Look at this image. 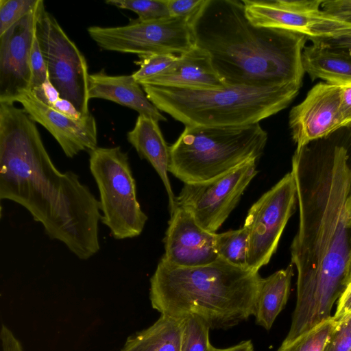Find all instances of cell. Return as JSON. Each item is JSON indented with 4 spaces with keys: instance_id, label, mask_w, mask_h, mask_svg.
Instances as JSON below:
<instances>
[{
    "instance_id": "1",
    "label": "cell",
    "mask_w": 351,
    "mask_h": 351,
    "mask_svg": "<svg viewBox=\"0 0 351 351\" xmlns=\"http://www.w3.org/2000/svg\"><path fill=\"white\" fill-rule=\"evenodd\" d=\"M336 145L313 156L306 147L292 158L299 208L298 232L291 246L298 271L297 300L287 343L329 319L335 302L349 283L351 255V163Z\"/></svg>"
},
{
    "instance_id": "2",
    "label": "cell",
    "mask_w": 351,
    "mask_h": 351,
    "mask_svg": "<svg viewBox=\"0 0 351 351\" xmlns=\"http://www.w3.org/2000/svg\"><path fill=\"white\" fill-rule=\"evenodd\" d=\"M0 198L14 202L81 260L100 249V202L79 176L60 172L24 109L0 102Z\"/></svg>"
},
{
    "instance_id": "3",
    "label": "cell",
    "mask_w": 351,
    "mask_h": 351,
    "mask_svg": "<svg viewBox=\"0 0 351 351\" xmlns=\"http://www.w3.org/2000/svg\"><path fill=\"white\" fill-rule=\"evenodd\" d=\"M190 22L195 45L226 87L301 88L306 36L253 25L238 0H206Z\"/></svg>"
},
{
    "instance_id": "4",
    "label": "cell",
    "mask_w": 351,
    "mask_h": 351,
    "mask_svg": "<svg viewBox=\"0 0 351 351\" xmlns=\"http://www.w3.org/2000/svg\"><path fill=\"white\" fill-rule=\"evenodd\" d=\"M263 278L219 258L181 267L162 258L150 279L152 306L175 318L195 315L210 329H228L254 316Z\"/></svg>"
},
{
    "instance_id": "5",
    "label": "cell",
    "mask_w": 351,
    "mask_h": 351,
    "mask_svg": "<svg viewBox=\"0 0 351 351\" xmlns=\"http://www.w3.org/2000/svg\"><path fill=\"white\" fill-rule=\"evenodd\" d=\"M159 110L186 125L229 127L258 123L287 108L298 95L294 86H230L189 89L141 85Z\"/></svg>"
},
{
    "instance_id": "6",
    "label": "cell",
    "mask_w": 351,
    "mask_h": 351,
    "mask_svg": "<svg viewBox=\"0 0 351 351\" xmlns=\"http://www.w3.org/2000/svg\"><path fill=\"white\" fill-rule=\"evenodd\" d=\"M267 134L258 123L229 127L186 125L169 147V172L184 184L211 180L263 153Z\"/></svg>"
},
{
    "instance_id": "7",
    "label": "cell",
    "mask_w": 351,
    "mask_h": 351,
    "mask_svg": "<svg viewBox=\"0 0 351 351\" xmlns=\"http://www.w3.org/2000/svg\"><path fill=\"white\" fill-rule=\"evenodd\" d=\"M89 167L99 192L101 221L116 239L140 235L147 217L136 196L128 154L119 146L89 152Z\"/></svg>"
},
{
    "instance_id": "8",
    "label": "cell",
    "mask_w": 351,
    "mask_h": 351,
    "mask_svg": "<svg viewBox=\"0 0 351 351\" xmlns=\"http://www.w3.org/2000/svg\"><path fill=\"white\" fill-rule=\"evenodd\" d=\"M35 35L47 67L49 78L60 97L71 101L83 117L88 110V77L86 60L57 20L40 7Z\"/></svg>"
},
{
    "instance_id": "9",
    "label": "cell",
    "mask_w": 351,
    "mask_h": 351,
    "mask_svg": "<svg viewBox=\"0 0 351 351\" xmlns=\"http://www.w3.org/2000/svg\"><path fill=\"white\" fill-rule=\"evenodd\" d=\"M189 18L171 16L143 21L132 20L123 26H90V37L102 49L135 53L182 54L195 47Z\"/></svg>"
},
{
    "instance_id": "10",
    "label": "cell",
    "mask_w": 351,
    "mask_h": 351,
    "mask_svg": "<svg viewBox=\"0 0 351 351\" xmlns=\"http://www.w3.org/2000/svg\"><path fill=\"white\" fill-rule=\"evenodd\" d=\"M297 202L295 179L285 174L249 209L244 223L248 232L247 267L258 271L277 250Z\"/></svg>"
},
{
    "instance_id": "11",
    "label": "cell",
    "mask_w": 351,
    "mask_h": 351,
    "mask_svg": "<svg viewBox=\"0 0 351 351\" xmlns=\"http://www.w3.org/2000/svg\"><path fill=\"white\" fill-rule=\"evenodd\" d=\"M257 161H250L211 180L184 184L177 206L187 210L204 230L216 233L239 203L257 173Z\"/></svg>"
},
{
    "instance_id": "12",
    "label": "cell",
    "mask_w": 351,
    "mask_h": 351,
    "mask_svg": "<svg viewBox=\"0 0 351 351\" xmlns=\"http://www.w3.org/2000/svg\"><path fill=\"white\" fill-rule=\"evenodd\" d=\"M323 0H243L245 13L254 25L290 30L308 38L351 36V25L325 13Z\"/></svg>"
},
{
    "instance_id": "13",
    "label": "cell",
    "mask_w": 351,
    "mask_h": 351,
    "mask_svg": "<svg viewBox=\"0 0 351 351\" xmlns=\"http://www.w3.org/2000/svg\"><path fill=\"white\" fill-rule=\"evenodd\" d=\"M43 3L40 0L29 14L0 36V102L14 104L30 92L31 53Z\"/></svg>"
},
{
    "instance_id": "14",
    "label": "cell",
    "mask_w": 351,
    "mask_h": 351,
    "mask_svg": "<svg viewBox=\"0 0 351 351\" xmlns=\"http://www.w3.org/2000/svg\"><path fill=\"white\" fill-rule=\"evenodd\" d=\"M341 104V86L321 82L308 91L305 99L289 113V122L296 144L295 150L345 127Z\"/></svg>"
},
{
    "instance_id": "15",
    "label": "cell",
    "mask_w": 351,
    "mask_h": 351,
    "mask_svg": "<svg viewBox=\"0 0 351 351\" xmlns=\"http://www.w3.org/2000/svg\"><path fill=\"white\" fill-rule=\"evenodd\" d=\"M164 238L162 258L177 267H192L211 264L219 256L216 250V233L202 228L185 209L178 207L170 215Z\"/></svg>"
},
{
    "instance_id": "16",
    "label": "cell",
    "mask_w": 351,
    "mask_h": 351,
    "mask_svg": "<svg viewBox=\"0 0 351 351\" xmlns=\"http://www.w3.org/2000/svg\"><path fill=\"white\" fill-rule=\"evenodd\" d=\"M16 101L33 121L51 133L68 158L97 147V123L91 114L78 120L71 119L41 102L31 92L25 93Z\"/></svg>"
},
{
    "instance_id": "17",
    "label": "cell",
    "mask_w": 351,
    "mask_h": 351,
    "mask_svg": "<svg viewBox=\"0 0 351 351\" xmlns=\"http://www.w3.org/2000/svg\"><path fill=\"white\" fill-rule=\"evenodd\" d=\"M138 83L189 89L226 88L215 71L209 54L195 45L180 54L176 62L165 72Z\"/></svg>"
},
{
    "instance_id": "18",
    "label": "cell",
    "mask_w": 351,
    "mask_h": 351,
    "mask_svg": "<svg viewBox=\"0 0 351 351\" xmlns=\"http://www.w3.org/2000/svg\"><path fill=\"white\" fill-rule=\"evenodd\" d=\"M141 84L131 75H110L101 71L90 74L89 99H103L128 107L139 115L151 117L158 122L167 119L149 101Z\"/></svg>"
},
{
    "instance_id": "19",
    "label": "cell",
    "mask_w": 351,
    "mask_h": 351,
    "mask_svg": "<svg viewBox=\"0 0 351 351\" xmlns=\"http://www.w3.org/2000/svg\"><path fill=\"white\" fill-rule=\"evenodd\" d=\"M128 142L134 147L141 158L147 160L160 176L166 189L170 215L178 208L176 197L168 177L170 149L158 122L144 115H138L134 128L128 132Z\"/></svg>"
},
{
    "instance_id": "20",
    "label": "cell",
    "mask_w": 351,
    "mask_h": 351,
    "mask_svg": "<svg viewBox=\"0 0 351 351\" xmlns=\"http://www.w3.org/2000/svg\"><path fill=\"white\" fill-rule=\"evenodd\" d=\"M184 318L166 315L129 336L120 351H181Z\"/></svg>"
},
{
    "instance_id": "21",
    "label": "cell",
    "mask_w": 351,
    "mask_h": 351,
    "mask_svg": "<svg viewBox=\"0 0 351 351\" xmlns=\"http://www.w3.org/2000/svg\"><path fill=\"white\" fill-rule=\"evenodd\" d=\"M304 72L311 80L344 86L351 83V57L316 44L305 47L302 52Z\"/></svg>"
},
{
    "instance_id": "22",
    "label": "cell",
    "mask_w": 351,
    "mask_h": 351,
    "mask_svg": "<svg viewBox=\"0 0 351 351\" xmlns=\"http://www.w3.org/2000/svg\"><path fill=\"white\" fill-rule=\"evenodd\" d=\"M293 276V267L291 264L263 278L254 315L257 325L267 330L271 328L287 302Z\"/></svg>"
},
{
    "instance_id": "23",
    "label": "cell",
    "mask_w": 351,
    "mask_h": 351,
    "mask_svg": "<svg viewBox=\"0 0 351 351\" xmlns=\"http://www.w3.org/2000/svg\"><path fill=\"white\" fill-rule=\"evenodd\" d=\"M247 245L248 232L244 226L238 230L216 233L215 246L219 258L234 266L247 268Z\"/></svg>"
},
{
    "instance_id": "24",
    "label": "cell",
    "mask_w": 351,
    "mask_h": 351,
    "mask_svg": "<svg viewBox=\"0 0 351 351\" xmlns=\"http://www.w3.org/2000/svg\"><path fill=\"white\" fill-rule=\"evenodd\" d=\"M335 325V321L330 317L293 341L282 343L277 351H323Z\"/></svg>"
},
{
    "instance_id": "25",
    "label": "cell",
    "mask_w": 351,
    "mask_h": 351,
    "mask_svg": "<svg viewBox=\"0 0 351 351\" xmlns=\"http://www.w3.org/2000/svg\"><path fill=\"white\" fill-rule=\"evenodd\" d=\"M209 326L195 315L184 317L181 351H212Z\"/></svg>"
},
{
    "instance_id": "26",
    "label": "cell",
    "mask_w": 351,
    "mask_h": 351,
    "mask_svg": "<svg viewBox=\"0 0 351 351\" xmlns=\"http://www.w3.org/2000/svg\"><path fill=\"white\" fill-rule=\"evenodd\" d=\"M106 3L136 13L143 21L171 17L166 0H108Z\"/></svg>"
},
{
    "instance_id": "27",
    "label": "cell",
    "mask_w": 351,
    "mask_h": 351,
    "mask_svg": "<svg viewBox=\"0 0 351 351\" xmlns=\"http://www.w3.org/2000/svg\"><path fill=\"white\" fill-rule=\"evenodd\" d=\"M40 0H0V36L29 14Z\"/></svg>"
},
{
    "instance_id": "28",
    "label": "cell",
    "mask_w": 351,
    "mask_h": 351,
    "mask_svg": "<svg viewBox=\"0 0 351 351\" xmlns=\"http://www.w3.org/2000/svg\"><path fill=\"white\" fill-rule=\"evenodd\" d=\"M178 56L173 53H152L139 56L136 62L140 66L138 70L132 74L133 77L139 82L160 74L169 69L178 60Z\"/></svg>"
},
{
    "instance_id": "29",
    "label": "cell",
    "mask_w": 351,
    "mask_h": 351,
    "mask_svg": "<svg viewBox=\"0 0 351 351\" xmlns=\"http://www.w3.org/2000/svg\"><path fill=\"white\" fill-rule=\"evenodd\" d=\"M323 351H351V314L335 322Z\"/></svg>"
},
{
    "instance_id": "30",
    "label": "cell",
    "mask_w": 351,
    "mask_h": 351,
    "mask_svg": "<svg viewBox=\"0 0 351 351\" xmlns=\"http://www.w3.org/2000/svg\"><path fill=\"white\" fill-rule=\"evenodd\" d=\"M32 91L39 88L47 80V67L35 35L31 53Z\"/></svg>"
},
{
    "instance_id": "31",
    "label": "cell",
    "mask_w": 351,
    "mask_h": 351,
    "mask_svg": "<svg viewBox=\"0 0 351 351\" xmlns=\"http://www.w3.org/2000/svg\"><path fill=\"white\" fill-rule=\"evenodd\" d=\"M206 0H166L171 16L191 19Z\"/></svg>"
},
{
    "instance_id": "32",
    "label": "cell",
    "mask_w": 351,
    "mask_h": 351,
    "mask_svg": "<svg viewBox=\"0 0 351 351\" xmlns=\"http://www.w3.org/2000/svg\"><path fill=\"white\" fill-rule=\"evenodd\" d=\"M321 9L327 14L351 25V0H324Z\"/></svg>"
},
{
    "instance_id": "33",
    "label": "cell",
    "mask_w": 351,
    "mask_h": 351,
    "mask_svg": "<svg viewBox=\"0 0 351 351\" xmlns=\"http://www.w3.org/2000/svg\"><path fill=\"white\" fill-rule=\"evenodd\" d=\"M308 40H310L312 44L319 45L351 57V36L326 38H308Z\"/></svg>"
},
{
    "instance_id": "34",
    "label": "cell",
    "mask_w": 351,
    "mask_h": 351,
    "mask_svg": "<svg viewBox=\"0 0 351 351\" xmlns=\"http://www.w3.org/2000/svg\"><path fill=\"white\" fill-rule=\"evenodd\" d=\"M30 92L36 99L49 106H51L60 97L59 92L51 82L48 73L46 81L39 88Z\"/></svg>"
},
{
    "instance_id": "35",
    "label": "cell",
    "mask_w": 351,
    "mask_h": 351,
    "mask_svg": "<svg viewBox=\"0 0 351 351\" xmlns=\"http://www.w3.org/2000/svg\"><path fill=\"white\" fill-rule=\"evenodd\" d=\"M349 314H351V281L338 299L337 310L333 318L335 322H338Z\"/></svg>"
},
{
    "instance_id": "36",
    "label": "cell",
    "mask_w": 351,
    "mask_h": 351,
    "mask_svg": "<svg viewBox=\"0 0 351 351\" xmlns=\"http://www.w3.org/2000/svg\"><path fill=\"white\" fill-rule=\"evenodd\" d=\"M341 86V112L344 126L351 130V83Z\"/></svg>"
},
{
    "instance_id": "37",
    "label": "cell",
    "mask_w": 351,
    "mask_h": 351,
    "mask_svg": "<svg viewBox=\"0 0 351 351\" xmlns=\"http://www.w3.org/2000/svg\"><path fill=\"white\" fill-rule=\"evenodd\" d=\"M60 114L71 119L78 120L83 117L75 106L69 100L60 97L51 106Z\"/></svg>"
},
{
    "instance_id": "38",
    "label": "cell",
    "mask_w": 351,
    "mask_h": 351,
    "mask_svg": "<svg viewBox=\"0 0 351 351\" xmlns=\"http://www.w3.org/2000/svg\"><path fill=\"white\" fill-rule=\"evenodd\" d=\"M1 351H23V346L12 330H5L0 335Z\"/></svg>"
},
{
    "instance_id": "39",
    "label": "cell",
    "mask_w": 351,
    "mask_h": 351,
    "mask_svg": "<svg viewBox=\"0 0 351 351\" xmlns=\"http://www.w3.org/2000/svg\"><path fill=\"white\" fill-rule=\"evenodd\" d=\"M212 351H254V346L251 340H247L227 348L221 349L214 347Z\"/></svg>"
},
{
    "instance_id": "40",
    "label": "cell",
    "mask_w": 351,
    "mask_h": 351,
    "mask_svg": "<svg viewBox=\"0 0 351 351\" xmlns=\"http://www.w3.org/2000/svg\"><path fill=\"white\" fill-rule=\"evenodd\" d=\"M348 281H349V282L351 281V255H350V260L349 269H348Z\"/></svg>"
}]
</instances>
